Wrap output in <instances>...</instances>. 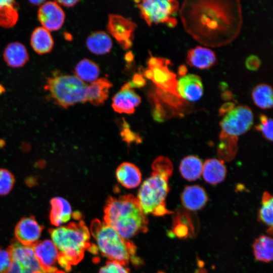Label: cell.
<instances>
[{"label":"cell","instance_id":"obj_42","mask_svg":"<svg viewBox=\"0 0 273 273\" xmlns=\"http://www.w3.org/2000/svg\"><path fill=\"white\" fill-rule=\"evenodd\" d=\"M56 2L59 5H63L65 7L70 8L74 7L77 3L79 2V1H57Z\"/></svg>","mask_w":273,"mask_h":273},{"label":"cell","instance_id":"obj_28","mask_svg":"<svg viewBox=\"0 0 273 273\" xmlns=\"http://www.w3.org/2000/svg\"><path fill=\"white\" fill-rule=\"evenodd\" d=\"M75 74L82 81L92 83L98 79L100 69L94 62L88 59H84L76 64Z\"/></svg>","mask_w":273,"mask_h":273},{"label":"cell","instance_id":"obj_40","mask_svg":"<svg viewBox=\"0 0 273 273\" xmlns=\"http://www.w3.org/2000/svg\"><path fill=\"white\" fill-rule=\"evenodd\" d=\"M132 87H140L143 86L145 83V81L143 77L140 74L135 75L131 82H128Z\"/></svg>","mask_w":273,"mask_h":273},{"label":"cell","instance_id":"obj_46","mask_svg":"<svg viewBox=\"0 0 273 273\" xmlns=\"http://www.w3.org/2000/svg\"><path fill=\"white\" fill-rule=\"evenodd\" d=\"M3 90H4L3 86L0 85V94L3 92Z\"/></svg>","mask_w":273,"mask_h":273},{"label":"cell","instance_id":"obj_1","mask_svg":"<svg viewBox=\"0 0 273 273\" xmlns=\"http://www.w3.org/2000/svg\"><path fill=\"white\" fill-rule=\"evenodd\" d=\"M104 221L126 240L148 231V219L136 197L131 194L108 197Z\"/></svg>","mask_w":273,"mask_h":273},{"label":"cell","instance_id":"obj_39","mask_svg":"<svg viewBox=\"0 0 273 273\" xmlns=\"http://www.w3.org/2000/svg\"><path fill=\"white\" fill-rule=\"evenodd\" d=\"M122 138H123L124 140L126 141H139V138H136L134 133H133L131 130L127 128L123 129V130L121 132Z\"/></svg>","mask_w":273,"mask_h":273},{"label":"cell","instance_id":"obj_41","mask_svg":"<svg viewBox=\"0 0 273 273\" xmlns=\"http://www.w3.org/2000/svg\"><path fill=\"white\" fill-rule=\"evenodd\" d=\"M234 107V105L233 103H226L221 107L219 110V114L221 115L225 114Z\"/></svg>","mask_w":273,"mask_h":273},{"label":"cell","instance_id":"obj_33","mask_svg":"<svg viewBox=\"0 0 273 273\" xmlns=\"http://www.w3.org/2000/svg\"><path fill=\"white\" fill-rule=\"evenodd\" d=\"M15 183L14 174L6 168H0V196H6L9 194Z\"/></svg>","mask_w":273,"mask_h":273},{"label":"cell","instance_id":"obj_3","mask_svg":"<svg viewBox=\"0 0 273 273\" xmlns=\"http://www.w3.org/2000/svg\"><path fill=\"white\" fill-rule=\"evenodd\" d=\"M49 232L59 251L58 263L66 271L82 260L87 249L91 250L90 232L82 220L51 229Z\"/></svg>","mask_w":273,"mask_h":273},{"label":"cell","instance_id":"obj_22","mask_svg":"<svg viewBox=\"0 0 273 273\" xmlns=\"http://www.w3.org/2000/svg\"><path fill=\"white\" fill-rule=\"evenodd\" d=\"M4 59L12 68L23 66L29 60V55L25 46L17 41L8 44L4 50Z\"/></svg>","mask_w":273,"mask_h":273},{"label":"cell","instance_id":"obj_44","mask_svg":"<svg viewBox=\"0 0 273 273\" xmlns=\"http://www.w3.org/2000/svg\"><path fill=\"white\" fill-rule=\"evenodd\" d=\"M31 4L34 5H41L42 4H43L45 1H30L29 2Z\"/></svg>","mask_w":273,"mask_h":273},{"label":"cell","instance_id":"obj_5","mask_svg":"<svg viewBox=\"0 0 273 273\" xmlns=\"http://www.w3.org/2000/svg\"><path fill=\"white\" fill-rule=\"evenodd\" d=\"M253 114L251 109L240 105L224 114L220 122V132L217 154L224 162L230 161L238 151L239 137L246 132L253 123Z\"/></svg>","mask_w":273,"mask_h":273},{"label":"cell","instance_id":"obj_31","mask_svg":"<svg viewBox=\"0 0 273 273\" xmlns=\"http://www.w3.org/2000/svg\"><path fill=\"white\" fill-rule=\"evenodd\" d=\"M273 198L268 192H263L261 198V206L258 212V219L264 223L268 229H272Z\"/></svg>","mask_w":273,"mask_h":273},{"label":"cell","instance_id":"obj_7","mask_svg":"<svg viewBox=\"0 0 273 273\" xmlns=\"http://www.w3.org/2000/svg\"><path fill=\"white\" fill-rule=\"evenodd\" d=\"M87 86L75 75H61L48 78L44 89L56 104L67 108L78 103L86 102Z\"/></svg>","mask_w":273,"mask_h":273},{"label":"cell","instance_id":"obj_30","mask_svg":"<svg viewBox=\"0 0 273 273\" xmlns=\"http://www.w3.org/2000/svg\"><path fill=\"white\" fill-rule=\"evenodd\" d=\"M252 98L255 105L261 109H270L272 107V89L267 84L256 85L252 90Z\"/></svg>","mask_w":273,"mask_h":273},{"label":"cell","instance_id":"obj_8","mask_svg":"<svg viewBox=\"0 0 273 273\" xmlns=\"http://www.w3.org/2000/svg\"><path fill=\"white\" fill-rule=\"evenodd\" d=\"M141 17L150 26L159 23L173 27L176 24L174 17L178 8L175 1L145 0L136 2Z\"/></svg>","mask_w":273,"mask_h":273},{"label":"cell","instance_id":"obj_24","mask_svg":"<svg viewBox=\"0 0 273 273\" xmlns=\"http://www.w3.org/2000/svg\"><path fill=\"white\" fill-rule=\"evenodd\" d=\"M30 44L35 53L43 55L51 52L54 42L50 31L41 26L35 28L32 31Z\"/></svg>","mask_w":273,"mask_h":273},{"label":"cell","instance_id":"obj_29","mask_svg":"<svg viewBox=\"0 0 273 273\" xmlns=\"http://www.w3.org/2000/svg\"><path fill=\"white\" fill-rule=\"evenodd\" d=\"M15 1H0V26L9 28L18 21L19 15Z\"/></svg>","mask_w":273,"mask_h":273},{"label":"cell","instance_id":"obj_9","mask_svg":"<svg viewBox=\"0 0 273 273\" xmlns=\"http://www.w3.org/2000/svg\"><path fill=\"white\" fill-rule=\"evenodd\" d=\"M169 64L167 59L152 56L148 61L144 75L151 80L158 89L180 98L176 91V76L169 69Z\"/></svg>","mask_w":273,"mask_h":273},{"label":"cell","instance_id":"obj_43","mask_svg":"<svg viewBox=\"0 0 273 273\" xmlns=\"http://www.w3.org/2000/svg\"><path fill=\"white\" fill-rule=\"evenodd\" d=\"M187 70V68L185 66H181L178 69V73L179 75H183V76L185 75Z\"/></svg>","mask_w":273,"mask_h":273},{"label":"cell","instance_id":"obj_35","mask_svg":"<svg viewBox=\"0 0 273 273\" xmlns=\"http://www.w3.org/2000/svg\"><path fill=\"white\" fill-rule=\"evenodd\" d=\"M99 273H129V271L125 265L109 260L100 268Z\"/></svg>","mask_w":273,"mask_h":273},{"label":"cell","instance_id":"obj_16","mask_svg":"<svg viewBox=\"0 0 273 273\" xmlns=\"http://www.w3.org/2000/svg\"><path fill=\"white\" fill-rule=\"evenodd\" d=\"M176 91L179 97L185 101L195 102L199 100L203 94L201 78L194 74L182 76L177 81Z\"/></svg>","mask_w":273,"mask_h":273},{"label":"cell","instance_id":"obj_18","mask_svg":"<svg viewBox=\"0 0 273 273\" xmlns=\"http://www.w3.org/2000/svg\"><path fill=\"white\" fill-rule=\"evenodd\" d=\"M117 181L127 189L138 187L142 181V174L139 168L133 163L124 162L117 168L115 172Z\"/></svg>","mask_w":273,"mask_h":273},{"label":"cell","instance_id":"obj_14","mask_svg":"<svg viewBox=\"0 0 273 273\" xmlns=\"http://www.w3.org/2000/svg\"><path fill=\"white\" fill-rule=\"evenodd\" d=\"M35 255L45 273H54L58 270V263L59 251L50 240L37 242L33 246Z\"/></svg>","mask_w":273,"mask_h":273},{"label":"cell","instance_id":"obj_10","mask_svg":"<svg viewBox=\"0 0 273 273\" xmlns=\"http://www.w3.org/2000/svg\"><path fill=\"white\" fill-rule=\"evenodd\" d=\"M136 24L132 21L117 14L108 17L107 30L124 49L131 47Z\"/></svg>","mask_w":273,"mask_h":273},{"label":"cell","instance_id":"obj_36","mask_svg":"<svg viewBox=\"0 0 273 273\" xmlns=\"http://www.w3.org/2000/svg\"><path fill=\"white\" fill-rule=\"evenodd\" d=\"M12 260L8 250L0 248V273H4L10 267Z\"/></svg>","mask_w":273,"mask_h":273},{"label":"cell","instance_id":"obj_11","mask_svg":"<svg viewBox=\"0 0 273 273\" xmlns=\"http://www.w3.org/2000/svg\"><path fill=\"white\" fill-rule=\"evenodd\" d=\"M12 261L32 273H45L37 260L33 246L24 245L14 240L8 248Z\"/></svg>","mask_w":273,"mask_h":273},{"label":"cell","instance_id":"obj_26","mask_svg":"<svg viewBox=\"0 0 273 273\" xmlns=\"http://www.w3.org/2000/svg\"><path fill=\"white\" fill-rule=\"evenodd\" d=\"M203 163L197 156L189 155L182 159L179 165V171L183 178L189 181H194L202 175Z\"/></svg>","mask_w":273,"mask_h":273},{"label":"cell","instance_id":"obj_15","mask_svg":"<svg viewBox=\"0 0 273 273\" xmlns=\"http://www.w3.org/2000/svg\"><path fill=\"white\" fill-rule=\"evenodd\" d=\"M141 102L138 95L129 82L124 84L113 97L112 107L119 113L132 114Z\"/></svg>","mask_w":273,"mask_h":273},{"label":"cell","instance_id":"obj_4","mask_svg":"<svg viewBox=\"0 0 273 273\" xmlns=\"http://www.w3.org/2000/svg\"><path fill=\"white\" fill-rule=\"evenodd\" d=\"M198 2L199 4L191 5L192 12H187L188 16H183L188 18V23H192V24L187 25V27L192 26L193 29L196 28L190 31L193 34L196 31L193 36L200 32V35H203L205 37L207 35L218 37V35L221 36L224 32L227 34L228 29H232L233 20L230 18L232 16H229L228 14L230 12L225 11L230 5L214 4L213 2Z\"/></svg>","mask_w":273,"mask_h":273},{"label":"cell","instance_id":"obj_34","mask_svg":"<svg viewBox=\"0 0 273 273\" xmlns=\"http://www.w3.org/2000/svg\"><path fill=\"white\" fill-rule=\"evenodd\" d=\"M255 129L259 131L267 140L272 141V120L265 115L259 116V123L255 126Z\"/></svg>","mask_w":273,"mask_h":273},{"label":"cell","instance_id":"obj_17","mask_svg":"<svg viewBox=\"0 0 273 273\" xmlns=\"http://www.w3.org/2000/svg\"><path fill=\"white\" fill-rule=\"evenodd\" d=\"M180 198L183 206L190 211H197L202 209L208 200L205 189L197 185L186 187Z\"/></svg>","mask_w":273,"mask_h":273},{"label":"cell","instance_id":"obj_20","mask_svg":"<svg viewBox=\"0 0 273 273\" xmlns=\"http://www.w3.org/2000/svg\"><path fill=\"white\" fill-rule=\"evenodd\" d=\"M202 175L204 180L211 185H217L223 181L226 175L224 161L220 159L210 158L203 164Z\"/></svg>","mask_w":273,"mask_h":273},{"label":"cell","instance_id":"obj_37","mask_svg":"<svg viewBox=\"0 0 273 273\" xmlns=\"http://www.w3.org/2000/svg\"><path fill=\"white\" fill-rule=\"evenodd\" d=\"M261 62L258 57L254 55L249 56L246 60L245 65L248 69L255 71L258 69Z\"/></svg>","mask_w":273,"mask_h":273},{"label":"cell","instance_id":"obj_25","mask_svg":"<svg viewBox=\"0 0 273 273\" xmlns=\"http://www.w3.org/2000/svg\"><path fill=\"white\" fill-rule=\"evenodd\" d=\"M86 44L88 50L96 55L105 54L109 52L112 47V41L110 36L101 31L90 34Z\"/></svg>","mask_w":273,"mask_h":273},{"label":"cell","instance_id":"obj_47","mask_svg":"<svg viewBox=\"0 0 273 273\" xmlns=\"http://www.w3.org/2000/svg\"><path fill=\"white\" fill-rule=\"evenodd\" d=\"M159 273H164V272H159Z\"/></svg>","mask_w":273,"mask_h":273},{"label":"cell","instance_id":"obj_6","mask_svg":"<svg viewBox=\"0 0 273 273\" xmlns=\"http://www.w3.org/2000/svg\"><path fill=\"white\" fill-rule=\"evenodd\" d=\"M90 232L102 254L110 260L125 265L134 259L135 246L104 221L94 219L90 225Z\"/></svg>","mask_w":273,"mask_h":273},{"label":"cell","instance_id":"obj_19","mask_svg":"<svg viewBox=\"0 0 273 273\" xmlns=\"http://www.w3.org/2000/svg\"><path fill=\"white\" fill-rule=\"evenodd\" d=\"M187 62L191 66L206 69L215 64L216 57L214 52L210 49L198 46L189 51Z\"/></svg>","mask_w":273,"mask_h":273},{"label":"cell","instance_id":"obj_32","mask_svg":"<svg viewBox=\"0 0 273 273\" xmlns=\"http://www.w3.org/2000/svg\"><path fill=\"white\" fill-rule=\"evenodd\" d=\"M189 218V213L183 210H179L175 215L173 232L177 237L184 238L189 236V228L185 222Z\"/></svg>","mask_w":273,"mask_h":273},{"label":"cell","instance_id":"obj_13","mask_svg":"<svg viewBox=\"0 0 273 273\" xmlns=\"http://www.w3.org/2000/svg\"><path fill=\"white\" fill-rule=\"evenodd\" d=\"M43 229L34 216L23 217L15 227V237L21 244L33 246L38 242Z\"/></svg>","mask_w":273,"mask_h":273},{"label":"cell","instance_id":"obj_23","mask_svg":"<svg viewBox=\"0 0 273 273\" xmlns=\"http://www.w3.org/2000/svg\"><path fill=\"white\" fill-rule=\"evenodd\" d=\"M50 219L51 223L59 226L71 218L72 209L69 203L60 197L53 198L50 201Z\"/></svg>","mask_w":273,"mask_h":273},{"label":"cell","instance_id":"obj_12","mask_svg":"<svg viewBox=\"0 0 273 273\" xmlns=\"http://www.w3.org/2000/svg\"><path fill=\"white\" fill-rule=\"evenodd\" d=\"M37 17L42 27L49 31H56L63 25L65 15L56 1H48L40 5Z\"/></svg>","mask_w":273,"mask_h":273},{"label":"cell","instance_id":"obj_2","mask_svg":"<svg viewBox=\"0 0 273 273\" xmlns=\"http://www.w3.org/2000/svg\"><path fill=\"white\" fill-rule=\"evenodd\" d=\"M152 173L141 185L136 197L145 215L164 216L172 212L166 207L169 191V179L173 172L171 160L164 156L156 158L152 164Z\"/></svg>","mask_w":273,"mask_h":273},{"label":"cell","instance_id":"obj_45","mask_svg":"<svg viewBox=\"0 0 273 273\" xmlns=\"http://www.w3.org/2000/svg\"><path fill=\"white\" fill-rule=\"evenodd\" d=\"M54 273H66V272H64L63 271L57 270V271L55 272Z\"/></svg>","mask_w":273,"mask_h":273},{"label":"cell","instance_id":"obj_27","mask_svg":"<svg viewBox=\"0 0 273 273\" xmlns=\"http://www.w3.org/2000/svg\"><path fill=\"white\" fill-rule=\"evenodd\" d=\"M272 244V239L269 236L261 235L256 239L253 244L255 259L264 262L271 261L273 255Z\"/></svg>","mask_w":273,"mask_h":273},{"label":"cell","instance_id":"obj_38","mask_svg":"<svg viewBox=\"0 0 273 273\" xmlns=\"http://www.w3.org/2000/svg\"><path fill=\"white\" fill-rule=\"evenodd\" d=\"M4 273H32L18 263L12 261L10 267Z\"/></svg>","mask_w":273,"mask_h":273},{"label":"cell","instance_id":"obj_21","mask_svg":"<svg viewBox=\"0 0 273 273\" xmlns=\"http://www.w3.org/2000/svg\"><path fill=\"white\" fill-rule=\"evenodd\" d=\"M112 83L106 78H98L87 85L86 102L95 106L103 105L108 97Z\"/></svg>","mask_w":273,"mask_h":273}]
</instances>
